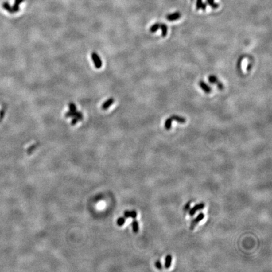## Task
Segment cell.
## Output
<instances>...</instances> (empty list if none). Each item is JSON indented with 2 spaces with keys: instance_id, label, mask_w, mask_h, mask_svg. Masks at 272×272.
Masks as SVG:
<instances>
[{
  "instance_id": "15",
  "label": "cell",
  "mask_w": 272,
  "mask_h": 272,
  "mask_svg": "<svg viewBox=\"0 0 272 272\" xmlns=\"http://www.w3.org/2000/svg\"><path fill=\"white\" fill-rule=\"evenodd\" d=\"M208 81H209L210 83H212V84H215V83L217 84L218 82H219L216 76H215L214 75H211V76H210L208 77Z\"/></svg>"
},
{
  "instance_id": "8",
  "label": "cell",
  "mask_w": 272,
  "mask_h": 272,
  "mask_svg": "<svg viewBox=\"0 0 272 272\" xmlns=\"http://www.w3.org/2000/svg\"><path fill=\"white\" fill-rule=\"evenodd\" d=\"M138 216V214L135 211H125L124 212V217L125 218H133L135 219Z\"/></svg>"
},
{
  "instance_id": "7",
  "label": "cell",
  "mask_w": 272,
  "mask_h": 272,
  "mask_svg": "<svg viewBox=\"0 0 272 272\" xmlns=\"http://www.w3.org/2000/svg\"><path fill=\"white\" fill-rule=\"evenodd\" d=\"M114 98H109L108 100H107L106 102H105L103 103V104L102 105V109L104 110L108 109L111 105H112L114 103Z\"/></svg>"
},
{
  "instance_id": "4",
  "label": "cell",
  "mask_w": 272,
  "mask_h": 272,
  "mask_svg": "<svg viewBox=\"0 0 272 272\" xmlns=\"http://www.w3.org/2000/svg\"><path fill=\"white\" fill-rule=\"evenodd\" d=\"M205 207V204L204 203H200L196 205H195L193 208H192L190 209V211L189 212V215L190 216H193L195 215V214L199 211H200V210L204 209Z\"/></svg>"
},
{
  "instance_id": "12",
  "label": "cell",
  "mask_w": 272,
  "mask_h": 272,
  "mask_svg": "<svg viewBox=\"0 0 272 272\" xmlns=\"http://www.w3.org/2000/svg\"><path fill=\"white\" fill-rule=\"evenodd\" d=\"M206 3L214 9L218 8L219 6V5L218 3L214 2V0H206Z\"/></svg>"
},
{
  "instance_id": "19",
  "label": "cell",
  "mask_w": 272,
  "mask_h": 272,
  "mask_svg": "<svg viewBox=\"0 0 272 272\" xmlns=\"http://www.w3.org/2000/svg\"><path fill=\"white\" fill-rule=\"evenodd\" d=\"M202 0H196V9L199 10L200 9L202 4Z\"/></svg>"
},
{
  "instance_id": "6",
  "label": "cell",
  "mask_w": 272,
  "mask_h": 272,
  "mask_svg": "<svg viewBox=\"0 0 272 272\" xmlns=\"http://www.w3.org/2000/svg\"><path fill=\"white\" fill-rule=\"evenodd\" d=\"M199 86L204 91L205 93H209L211 92V88L209 87V86L203 81H200L199 82Z\"/></svg>"
},
{
  "instance_id": "10",
  "label": "cell",
  "mask_w": 272,
  "mask_h": 272,
  "mask_svg": "<svg viewBox=\"0 0 272 272\" xmlns=\"http://www.w3.org/2000/svg\"><path fill=\"white\" fill-rule=\"evenodd\" d=\"M159 28L161 29L162 36L163 37H166L168 33V27L166 26V24L161 23V24H160Z\"/></svg>"
},
{
  "instance_id": "17",
  "label": "cell",
  "mask_w": 272,
  "mask_h": 272,
  "mask_svg": "<svg viewBox=\"0 0 272 272\" xmlns=\"http://www.w3.org/2000/svg\"><path fill=\"white\" fill-rule=\"evenodd\" d=\"M126 222V218L125 217H120L118 220H117V224L120 226H123L124 224Z\"/></svg>"
},
{
  "instance_id": "14",
  "label": "cell",
  "mask_w": 272,
  "mask_h": 272,
  "mask_svg": "<svg viewBox=\"0 0 272 272\" xmlns=\"http://www.w3.org/2000/svg\"><path fill=\"white\" fill-rule=\"evenodd\" d=\"M132 229L135 233H138L139 231V223L137 220H134L132 222Z\"/></svg>"
},
{
  "instance_id": "16",
  "label": "cell",
  "mask_w": 272,
  "mask_h": 272,
  "mask_svg": "<svg viewBox=\"0 0 272 272\" xmlns=\"http://www.w3.org/2000/svg\"><path fill=\"white\" fill-rule=\"evenodd\" d=\"M159 25H160V24H159V23H157L154 24L152 27H151V28H150V32H152V33L156 32L159 29Z\"/></svg>"
},
{
  "instance_id": "3",
  "label": "cell",
  "mask_w": 272,
  "mask_h": 272,
  "mask_svg": "<svg viewBox=\"0 0 272 272\" xmlns=\"http://www.w3.org/2000/svg\"><path fill=\"white\" fill-rule=\"evenodd\" d=\"M66 117H76L79 119V120H82L83 119V114L80 112H78V111H75V112H72V111H69L66 114Z\"/></svg>"
},
{
  "instance_id": "13",
  "label": "cell",
  "mask_w": 272,
  "mask_h": 272,
  "mask_svg": "<svg viewBox=\"0 0 272 272\" xmlns=\"http://www.w3.org/2000/svg\"><path fill=\"white\" fill-rule=\"evenodd\" d=\"M172 122H173V119H171V117H169L166 120L165 123V128L166 130H169L171 128Z\"/></svg>"
},
{
  "instance_id": "5",
  "label": "cell",
  "mask_w": 272,
  "mask_h": 272,
  "mask_svg": "<svg viewBox=\"0 0 272 272\" xmlns=\"http://www.w3.org/2000/svg\"><path fill=\"white\" fill-rule=\"evenodd\" d=\"M180 17H181V14H180V12H175V13H173V14H169L166 16L167 20L170 21H175L178 19H179Z\"/></svg>"
},
{
  "instance_id": "11",
  "label": "cell",
  "mask_w": 272,
  "mask_h": 272,
  "mask_svg": "<svg viewBox=\"0 0 272 272\" xmlns=\"http://www.w3.org/2000/svg\"><path fill=\"white\" fill-rule=\"evenodd\" d=\"M171 117L173 119V120H175L176 122H177L180 123H184L186 122V120H185V119L182 117H180L178 115H173Z\"/></svg>"
},
{
  "instance_id": "26",
  "label": "cell",
  "mask_w": 272,
  "mask_h": 272,
  "mask_svg": "<svg viewBox=\"0 0 272 272\" xmlns=\"http://www.w3.org/2000/svg\"><path fill=\"white\" fill-rule=\"evenodd\" d=\"M192 1H193V0H192Z\"/></svg>"
},
{
  "instance_id": "1",
  "label": "cell",
  "mask_w": 272,
  "mask_h": 272,
  "mask_svg": "<svg viewBox=\"0 0 272 272\" xmlns=\"http://www.w3.org/2000/svg\"><path fill=\"white\" fill-rule=\"evenodd\" d=\"M204 217H205V215H204V213H200L199 215H198L192 221V222H191V224H190V230H193L194 229H195V227L198 225V224L199 223V222L201 221V220H202L204 219Z\"/></svg>"
},
{
  "instance_id": "25",
  "label": "cell",
  "mask_w": 272,
  "mask_h": 272,
  "mask_svg": "<svg viewBox=\"0 0 272 272\" xmlns=\"http://www.w3.org/2000/svg\"><path fill=\"white\" fill-rule=\"evenodd\" d=\"M23 2V0H15V3L17 4V5H19L21 4Z\"/></svg>"
},
{
  "instance_id": "23",
  "label": "cell",
  "mask_w": 272,
  "mask_h": 272,
  "mask_svg": "<svg viewBox=\"0 0 272 272\" xmlns=\"http://www.w3.org/2000/svg\"><path fill=\"white\" fill-rule=\"evenodd\" d=\"M217 87H218V88H219V90H223V89H224V85H223V84H222V83H219V82H218V83H217Z\"/></svg>"
},
{
  "instance_id": "24",
  "label": "cell",
  "mask_w": 272,
  "mask_h": 272,
  "mask_svg": "<svg viewBox=\"0 0 272 272\" xmlns=\"http://www.w3.org/2000/svg\"><path fill=\"white\" fill-rule=\"evenodd\" d=\"M207 4L206 3V2H205V3H202L200 8H202V9L204 11V10H205V9H206V8H207Z\"/></svg>"
},
{
  "instance_id": "9",
  "label": "cell",
  "mask_w": 272,
  "mask_h": 272,
  "mask_svg": "<svg viewBox=\"0 0 272 272\" xmlns=\"http://www.w3.org/2000/svg\"><path fill=\"white\" fill-rule=\"evenodd\" d=\"M171 262H172V256L170 255H168L165 258V268L167 269L169 268L171 265Z\"/></svg>"
},
{
  "instance_id": "18",
  "label": "cell",
  "mask_w": 272,
  "mask_h": 272,
  "mask_svg": "<svg viewBox=\"0 0 272 272\" xmlns=\"http://www.w3.org/2000/svg\"><path fill=\"white\" fill-rule=\"evenodd\" d=\"M69 111H72V112H75V111L77 110V108H76V105L73 103H70L69 104Z\"/></svg>"
},
{
  "instance_id": "22",
  "label": "cell",
  "mask_w": 272,
  "mask_h": 272,
  "mask_svg": "<svg viewBox=\"0 0 272 272\" xmlns=\"http://www.w3.org/2000/svg\"><path fill=\"white\" fill-rule=\"evenodd\" d=\"M190 202H188L186 205H185V207H184V211H187L190 208Z\"/></svg>"
},
{
  "instance_id": "2",
  "label": "cell",
  "mask_w": 272,
  "mask_h": 272,
  "mask_svg": "<svg viewBox=\"0 0 272 272\" xmlns=\"http://www.w3.org/2000/svg\"><path fill=\"white\" fill-rule=\"evenodd\" d=\"M91 57L95 68L97 69L101 68L102 66V61L100 58V57H99V56L98 55V54L96 52H93L91 54Z\"/></svg>"
},
{
  "instance_id": "20",
  "label": "cell",
  "mask_w": 272,
  "mask_h": 272,
  "mask_svg": "<svg viewBox=\"0 0 272 272\" xmlns=\"http://www.w3.org/2000/svg\"><path fill=\"white\" fill-rule=\"evenodd\" d=\"M155 266L156 267L159 269V270H161L162 269V264L159 261H157L155 263Z\"/></svg>"
},
{
  "instance_id": "21",
  "label": "cell",
  "mask_w": 272,
  "mask_h": 272,
  "mask_svg": "<svg viewBox=\"0 0 272 272\" xmlns=\"http://www.w3.org/2000/svg\"><path fill=\"white\" fill-rule=\"evenodd\" d=\"M78 121H80V120H79V119H78V118H76V117H74V118L72 119V121H71V125H72V126L76 125V123L78 122Z\"/></svg>"
}]
</instances>
